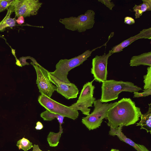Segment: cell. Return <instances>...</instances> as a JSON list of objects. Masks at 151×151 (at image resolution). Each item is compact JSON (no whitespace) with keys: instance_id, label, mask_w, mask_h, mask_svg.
Returning <instances> with one entry per match:
<instances>
[{"instance_id":"cell-10","label":"cell","mask_w":151,"mask_h":151,"mask_svg":"<svg viewBox=\"0 0 151 151\" xmlns=\"http://www.w3.org/2000/svg\"><path fill=\"white\" fill-rule=\"evenodd\" d=\"M48 77L51 82L57 87L56 91L58 93L68 99L77 97L79 90L75 84L61 81L50 74L49 72Z\"/></svg>"},{"instance_id":"cell-20","label":"cell","mask_w":151,"mask_h":151,"mask_svg":"<svg viewBox=\"0 0 151 151\" xmlns=\"http://www.w3.org/2000/svg\"><path fill=\"white\" fill-rule=\"evenodd\" d=\"M17 146L19 150L22 149L24 151L28 150L33 146L32 143L24 137L17 142Z\"/></svg>"},{"instance_id":"cell-29","label":"cell","mask_w":151,"mask_h":151,"mask_svg":"<svg viewBox=\"0 0 151 151\" xmlns=\"http://www.w3.org/2000/svg\"><path fill=\"white\" fill-rule=\"evenodd\" d=\"M64 117L61 115H59L57 118L60 124V126H61L62 124L64 123L63 119Z\"/></svg>"},{"instance_id":"cell-24","label":"cell","mask_w":151,"mask_h":151,"mask_svg":"<svg viewBox=\"0 0 151 151\" xmlns=\"http://www.w3.org/2000/svg\"><path fill=\"white\" fill-rule=\"evenodd\" d=\"M28 59H30L32 61V62L33 63H35L37 62L35 59L32 57H31L30 56L26 57L23 56L20 58L19 59V60L21 67L25 66L26 65H29V64L26 61V60Z\"/></svg>"},{"instance_id":"cell-21","label":"cell","mask_w":151,"mask_h":151,"mask_svg":"<svg viewBox=\"0 0 151 151\" xmlns=\"http://www.w3.org/2000/svg\"><path fill=\"white\" fill-rule=\"evenodd\" d=\"M144 90L151 88V67L147 68V74L143 76Z\"/></svg>"},{"instance_id":"cell-12","label":"cell","mask_w":151,"mask_h":151,"mask_svg":"<svg viewBox=\"0 0 151 151\" xmlns=\"http://www.w3.org/2000/svg\"><path fill=\"white\" fill-rule=\"evenodd\" d=\"M124 126L123 125H121L115 128L110 127L109 135L113 136H116L120 140L132 146L137 151H149L144 145L136 143L125 135L122 132V128Z\"/></svg>"},{"instance_id":"cell-16","label":"cell","mask_w":151,"mask_h":151,"mask_svg":"<svg viewBox=\"0 0 151 151\" xmlns=\"http://www.w3.org/2000/svg\"><path fill=\"white\" fill-rule=\"evenodd\" d=\"M94 80H93L91 82H88L83 86L77 101H82L93 97L94 90L95 88L94 86L92 85Z\"/></svg>"},{"instance_id":"cell-2","label":"cell","mask_w":151,"mask_h":151,"mask_svg":"<svg viewBox=\"0 0 151 151\" xmlns=\"http://www.w3.org/2000/svg\"><path fill=\"white\" fill-rule=\"evenodd\" d=\"M101 102L107 103L117 99L119 93L122 91L138 92L142 89L129 81L107 80L102 83Z\"/></svg>"},{"instance_id":"cell-28","label":"cell","mask_w":151,"mask_h":151,"mask_svg":"<svg viewBox=\"0 0 151 151\" xmlns=\"http://www.w3.org/2000/svg\"><path fill=\"white\" fill-rule=\"evenodd\" d=\"M17 19H16V22L19 25L22 24L24 23V17L22 16H20L17 17Z\"/></svg>"},{"instance_id":"cell-7","label":"cell","mask_w":151,"mask_h":151,"mask_svg":"<svg viewBox=\"0 0 151 151\" xmlns=\"http://www.w3.org/2000/svg\"><path fill=\"white\" fill-rule=\"evenodd\" d=\"M30 64L34 68L37 76L36 84L41 95L51 98L53 93L57 90V87L53 85L48 77L49 71L40 65L37 62Z\"/></svg>"},{"instance_id":"cell-22","label":"cell","mask_w":151,"mask_h":151,"mask_svg":"<svg viewBox=\"0 0 151 151\" xmlns=\"http://www.w3.org/2000/svg\"><path fill=\"white\" fill-rule=\"evenodd\" d=\"M59 114L50 112L47 110L42 113L40 116L44 121H50L58 118Z\"/></svg>"},{"instance_id":"cell-6","label":"cell","mask_w":151,"mask_h":151,"mask_svg":"<svg viewBox=\"0 0 151 151\" xmlns=\"http://www.w3.org/2000/svg\"><path fill=\"white\" fill-rule=\"evenodd\" d=\"M39 104L50 112L75 120L79 115L78 111L62 104L45 95H40L38 99Z\"/></svg>"},{"instance_id":"cell-32","label":"cell","mask_w":151,"mask_h":151,"mask_svg":"<svg viewBox=\"0 0 151 151\" xmlns=\"http://www.w3.org/2000/svg\"><path fill=\"white\" fill-rule=\"evenodd\" d=\"M110 151H120L119 150L114 149H112Z\"/></svg>"},{"instance_id":"cell-3","label":"cell","mask_w":151,"mask_h":151,"mask_svg":"<svg viewBox=\"0 0 151 151\" xmlns=\"http://www.w3.org/2000/svg\"><path fill=\"white\" fill-rule=\"evenodd\" d=\"M106 45V44L105 43L91 50H87L78 56L69 59H61L56 64L55 71L52 72H49V73L60 81L67 83H70V82L67 78L68 72L72 69L82 64L91 56L93 51Z\"/></svg>"},{"instance_id":"cell-19","label":"cell","mask_w":151,"mask_h":151,"mask_svg":"<svg viewBox=\"0 0 151 151\" xmlns=\"http://www.w3.org/2000/svg\"><path fill=\"white\" fill-rule=\"evenodd\" d=\"M10 16L6 14L3 19L0 22V31L8 27H12L15 26L16 22L15 18H11Z\"/></svg>"},{"instance_id":"cell-1","label":"cell","mask_w":151,"mask_h":151,"mask_svg":"<svg viewBox=\"0 0 151 151\" xmlns=\"http://www.w3.org/2000/svg\"><path fill=\"white\" fill-rule=\"evenodd\" d=\"M141 114L140 108L136 106L134 101L130 98H124L108 110L107 125L114 128L121 125L128 126L135 124Z\"/></svg>"},{"instance_id":"cell-27","label":"cell","mask_w":151,"mask_h":151,"mask_svg":"<svg viewBox=\"0 0 151 151\" xmlns=\"http://www.w3.org/2000/svg\"><path fill=\"white\" fill-rule=\"evenodd\" d=\"M135 22L134 19L131 17L127 16L124 18V23L126 24L131 25L134 24Z\"/></svg>"},{"instance_id":"cell-9","label":"cell","mask_w":151,"mask_h":151,"mask_svg":"<svg viewBox=\"0 0 151 151\" xmlns=\"http://www.w3.org/2000/svg\"><path fill=\"white\" fill-rule=\"evenodd\" d=\"M42 4L39 0H14V12L15 17H26L36 15Z\"/></svg>"},{"instance_id":"cell-23","label":"cell","mask_w":151,"mask_h":151,"mask_svg":"<svg viewBox=\"0 0 151 151\" xmlns=\"http://www.w3.org/2000/svg\"><path fill=\"white\" fill-rule=\"evenodd\" d=\"M14 0H0V12H2L12 4Z\"/></svg>"},{"instance_id":"cell-13","label":"cell","mask_w":151,"mask_h":151,"mask_svg":"<svg viewBox=\"0 0 151 151\" xmlns=\"http://www.w3.org/2000/svg\"><path fill=\"white\" fill-rule=\"evenodd\" d=\"M129 65L132 67L141 65L151 67V52L133 56L131 59Z\"/></svg>"},{"instance_id":"cell-11","label":"cell","mask_w":151,"mask_h":151,"mask_svg":"<svg viewBox=\"0 0 151 151\" xmlns=\"http://www.w3.org/2000/svg\"><path fill=\"white\" fill-rule=\"evenodd\" d=\"M151 39V28L144 29L137 35L124 40L120 44L115 46L112 49L111 55L114 53L119 52L135 40L140 39Z\"/></svg>"},{"instance_id":"cell-31","label":"cell","mask_w":151,"mask_h":151,"mask_svg":"<svg viewBox=\"0 0 151 151\" xmlns=\"http://www.w3.org/2000/svg\"><path fill=\"white\" fill-rule=\"evenodd\" d=\"M32 147L33 150L32 151H43L40 149L39 146L37 145L34 144ZM47 151H50V150H48Z\"/></svg>"},{"instance_id":"cell-5","label":"cell","mask_w":151,"mask_h":151,"mask_svg":"<svg viewBox=\"0 0 151 151\" xmlns=\"http://www.w3.org/2000/svg\"><path fill=\"white\" fill-rule=\"evenodd\" d=\"M117 102L103 103L100 99L96 100L93 102L94 108L93 111L86 117L82 118V123L89 130L99 128L103 119L107 118L109 109L115 105Z\"/></svg>"},{"instance_id":"cell-18","label":"cell","mask_w":151,"mask_h":151,"mask_svg":"<svg viewBox=\"0 0 151 151\" xmlns=\"http://www.w3.org/2000/svg\"><path fill=\"white\" fill-rule=\"evenodd\" d=\"M63 129L62 126H60L59 131L57 133L50 132L47 137V141L50 146H57L59 143V140L61 134L63 133Z\"/></svg>"},{"instance_id":"cell-8","label":"cell","mask_w":151,"mask_h":151,"mask_svg":"<svg viewBox=\"0 0 151 151\" xmlns=\"http://www.w3.org/2000/svg\"><path fill=\"white\" fill-rule=\"evenodd\" d=\"M112 51V50H110L108 53L105 52L102 55H97L92 59L91 73L96 81L103 83L107 80L108 60Z\"/></svg>"},{"instance_id":"cell-17","label":"cell","mask_w":151,"mask_h":151,"mask_svg":"<svg viewBox=\"0 0 151 151\" xmlns=\"http://www.w3.org/2000/svg\"><path fill=\"white\" fill-rule=\"evenodd\" d=\"M142 4H135L133 8L135 19L139 18L144 12L151 10V0H142Z\"/></svg>"},{"instance_id":"cell-30","label":"cell","mask_w":151,"mask_h":151,"mask_svg":"<svg viewBox=\"0 0 151 151\" xmlns=\"http://www.w3.org/2000/svg\"><path fill=\"white\" fill-rule=\"evenodd\" d=\"M36 124V126L35 127V128L36 130H40L43 128V125L40 122H37Z\"/></svg>"},{"instance_id":"cell-14","label":"cell","mask_w":151,"mask_h":151,"mask_svg":"<svg viewBox=\"0 0 151 151\" xmlns=\"http://www.w3.org/2000/svg\"><path fill=\"white\" fill-rule=\"evenodd\" d=\"M96 100V98L93 97L82 101H77L70 107L76 110L81 111L83 114L87 116L90 114L91 110L88 107L92 106V105Z\"/></svg>"},{"instance_id":"cell-15","label":"cell","mask_w":151,"mask_h":151,"mask_svg":"<svg viewBox=\"0 0 151 151\" xmlns=\"http://www.w3.org/2000/svg\"><path fill=\"white\" fill-rule=\"evenodd\" d=\"M149 107L147 111L140 116L141 120L137 123V126H141L140 129H144L147 133L151 134V103L148 104Z\"/></svg>"},{"instance_id":"cell-25","label":"cell","mask_w":151,"mask_h":151,"mask_svg":"<svg viewBox=\"0 0 151 151\" xmlns=\"http://www.w3.org/2000/svg\"><path fill=\"white\" fill-rule=\"evenodd\" d=\"M142 93L134 92V98H139L148 96L151 95V88L144 90Z\"/></svg>"},{"instance_id":"cell-26","label":"cell","mask_w":151,"mask_h":151,"mask_svg":"<svg viewBox=\"0 0 151 151\" xmlns=\"http://www.w3.org/2000/svg\"><path fill=\"white\" fill-rule=\"evenodd\" d=\"M98 1L104 4L111 10H112V8L115 6L114 2L111 1V0H99Z\"/></svg>"},{"instance_id":"cell-4","label":"cell","mask_w":151,"mask_h":151,"mask_svg":"<svg viewBox=\"0 0 151 151\" xmlns=\"http://www.w3.org/2000/svg\"><path fill=\"white\" fill-rule=\"evenodd\" d=\"M95 12L93 10L88 9L84 14L77 17L60 19L59 22L67 29L82 32L93 27L95 23Z\"/></svg>"}]
</instances>
